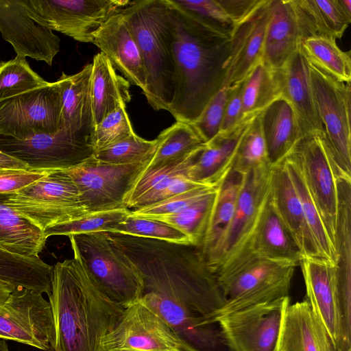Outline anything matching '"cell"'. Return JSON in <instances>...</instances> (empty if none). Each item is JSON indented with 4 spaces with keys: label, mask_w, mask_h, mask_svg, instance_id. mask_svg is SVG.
I'll use <instances>...</instances> for the list:
<instances>
[{
    "label": "cell",
    "mask_w": 351,
    "mask_h": 351,
    "mask_svg": "<svg viewBox=\"0 0 351 351\" xmlns=\"http://www.w3.org/2000/svg\"><path fill=\"white\" fill-rule=\"evenodd\" d=\"M52 170H0V193L20 190L45 176Z\"/></svg>",
    "instance_id": "816d5d0a"
},
{
    "label": "cell",
    "mask_w": 351,
    "mask_h": 351,
    "mask_svg": "<svg viewBox=\"0 0 351 351\" xmlns=\"http://www.w3.org/2000/svg\"><path fill=\"white\" fill-rule=\"evenodd\" d=\"M267 155L271 167L282 161L302 137L290 104L280 98L260 114Z\"/></svg>",
    "instance_id": "f546056e"
},
{
    "label": "cell",
    "mask_w": 351,
    "mask_h": 351,
    "mask_svg": "<svg viewBox=\"0 0 351 351\" xmlns=\"http://www.w3.org/2000/svg\"><path fill=\"white\" fill-rule=\"evenodd\" d=\"M38 23L82 43H92L96 31L128 6V0H23Z\"/></svg>",
    "instance_id": "9c48e42d"
},
{
    "label": "cell",
    "mask_w": 351,
    "mask_h": 351,
    "mask_svg": "<svg viewBox=\"0 0 351 351\" xmlns=\"http://www.w3.org/2000/svg\"><path fill=\"white\" fill-rule=\"evenodd\" d=\"M48 296L54 325L49 351H105L103 340L124 308L100 289L78 259L54 265Z\"/></svg>",
    "instance_id": "3957f363"
},
{
    "label": "cell",
    "mask_w": 351,
    "mask_h": 351,
    "mask_svg": "<svg viewBox=\"0 0 351 351\" xmlns=\"http://www.w3.org/2000/svg\"><path fill=\"white\" fill-rule=\"evenodd\" d=\"M156 139L145 140L134 133L94 154V157L101 161L111 164H130L149 160L154 153Z\"/></svg>",
    "instance_id": "bcb514c9"
},
{
    "label": "cell",
    "mask_w": 351,
    "mask_h": 351,
    "mask_svg": "<svg viewBox=\"0 0 351 351\" xmlns=\"http://www.w3.org/2000/svg\"><path fill=\"white\" fill-rule=\"evenodd\" d=\"M243 81L232 87L228 99L219 132L228 130L240 121L242 108V90Z\"/></svg>",
    "instance_id": "db71d44e"
},
{
    "label": "cell",
    "mask_w": 351,
    "mask_h": 351,
    "mask_svg": "<svg viewBox=\"0 0 351 351\" xmlns=\"http://www.w3.org/2000/svg\"><path fill=\"white\" fill-rule=\"evenodd\" d=\"M165 1L173 29L174 60L173 95L168 111L176 121L192 123L223 86L232 30Z\"/></svg>",
    "instance_id": "6da1fadb"
},
{
    "label": "cell",
    "mask_w": 351,
    "mask_h": 351,
    "mask_svg": "<svg viewBox=\"0 0 351 351\" xmlns=\"http://www.w3.org/2000/svg\"><path fill=\"white\" fill-rule=\"evenodd\" d=\"M243 178V174L231 169L217 185L206 231L198 247L203 258L213 248L232 219Z\"/></svg>",
    "instance_id": "836d02e7"
},
{
    "label": "cell",
    "mask_w": 351,
    "mask_h": 351,
    "mask_svg": "<svg viewBox=\"0 0 351 351\" xmlns=\"http://www.w3.org/2000/svg\"><path fill=\"white\" fill-rule=\"evenodd\" d=\"M298 265L251 252L237 257L215 273L225 302L208 321L214 322L242 308L288 297Z\"/></svg>",
    "instance_id": "5b68a950"
},
{
    "label": "cell",
    "mask_w": 351,
    "mask_h": 351,
    "mask_svg": "<svg viewBox=\"0 0 351 351\" xmlns=\"http://www.w3.org/2000/svg\"><path fill=\"white\" fill-rule=\"evenodd\" d=\"M74 258L86 267L100 289L123 308L138 301L143 277L132 261L108 239L106 232L69 236Z\"/></svg>",
    "instance_id": "8992f818"
},
{
    "label": "cell",
    "mask_w": 351,
    "mask_h": 351,
    "mask_svg": "<svg viewBox=\"0 0 351 351\" xmlns=\"http://www.w3.org/2000/svg\"><path fill=\"white\" fill-rule=\"evenodd\" d=\"M0 152L25 164L29 170H64L94 156L90 138L64 129L54 134L40 133L24 139L0 136Z\"/></svg>",
    "instance_id": "4fadbf2b"
},
{
    "label": "cell",
    "mask_w": 351,
    "mask_h": 351,
    "mask_svg": "<svg viewBox=\"0 0 351 351\" xmlns=\"http://www.w3.org/2000/svg\"><path fill=\"white\" fill-rule=\"evenodd\" d=\"M267 167L271 166L258 115L250 121L241 139L232 169L245 174Z\"/></svg>",
    "instance_id": "7bdbcfd3"
},
{
    "label": "cell",
    "mask_w": 351,
    "mask_h": 351,
    "mask_svg": "<svg viewBox=\"0 0 351 351\" xmlns=\"http://www.w3.org/2000/svg\"><path fill=\"white\" fill-rule=\"evenodd\" d=\"M279 351H319L314 315L307 300L289 305Z\"/></svg>",
    "instance_id": "74e56055"
},
{
    "label": "cell",
    "mask_w": 351,
    "mask_h": 351,
    "mask_svg": "<svg viewBox=\"0 0 351 351\" xmlns=\"http://www.w3.org/2000/svg\"><path fill=\"white\" fill-rule=\"evenodd\" d=\"M140 300L166 323L183 351H234L217 322H210L177 301L154 293H144Z\"/></svg>",
    "instance_id": "ac0fdd59"
},
{
    "label": "cell",
    "mask_w": 351,
    "mask_h": 351,
    "mask_svg": "<svg viewBox=\"0 0 351 351\" xmlns=\"http://www.w3.org/2000/svg\"><path fill=\"white\" fill-rule=\"evenodd\" d=\"M308 302L335 348L341 337L337 267L319 257H302L299 262Z\"/></svg>",
    "instance_id": "ffe728a7"
},
{
    "label": "cell",
    "mask_w": 351,
    "mask_h": 351,
    "mask_svg": "<svg viewBox=\"0 0 351 351\" xmlns=\"http://www.w3.org/2000/svg\"><path fill=\"white\" fill-rule=\"evenodd\" d=\"M232 89V87L221 88L210 100L199 117L191 123L205 143L219 132Z\"/></svg>",
    "instance_id": "681fc988"
},
{
    "label": "cell",
    "mask_w": 351,
    "mask_h": 351,
    "mask_svg": "<svg viewBox=\"0 0 351 351\" xmlns=\"http://www.w3.org/2000/svg\"><path fill=\"white\" fill-rule=\"evenodd\" d=\"M308 64L314 100L328 147L337 166L351 175L350 82H340Z\"/></svg>",
    "instance_id": "30bf717a"
},
{
    "label": "cell",
    "mask_w": 351,
    "mask_h": 351,
    "mask_svg": "<svg viewBox=\"0 0 351 351\" xmlns=\"http://www.w3.org/2000/svg\"><path fill=\"white\" fill-rule=\"evenodd\" d=\"M337 40L324 36L304 38L300 51L306 60L343 83L351 82V51L341 50Z\"/></svg>",
    "instance_id": "f35d334b"
},
{
    "label": "cell",
    "mask_w": 351,
    "mask_h": 351,
    "mask_svg": "<svg viewBox=\"0 0 351 351\" xmlns=\"http://www.w3.org/2000/svg\"><path fill=\"white\" fill-rule=\"evenodd\" d=\"M121 11L108 19L93 35L96 45L130 84L143 93L147 86V74L137 43Z\"/></svg>",
    "instance_id": "7402d4cb"
},
{
    "label": "cell",
    "mask_w": 351,
    "mask_h": 351,
    "mask_svg": "<svg viewBox=\"0 0 351 351\" xmlns=\"http://www.w3.org/2000/svg\"><path fill=\"white\" fill-rule=\"evenodd\" d=\"M49 84L31 69L26 58L16 56L0 62V102Z\"/></svg>",
    "instance_id": "b9f144b4"
},
{
    "label": "cell",
    "mask_w": 351,
    "mask_h": 351,
    "mask_svg": "<svg viewBox=\"0 0 351 351\" xmlns=\"http://www.w3.org/2000/svg\"><path fill=\"white\" fill-rule=\"evenodd\" d=\"M0 193V249L24 256H38L46 238L43 232L4 204Z\"/></svg>",
    "instance_id": "d6a6232c"
},
{
    "label": "cell",
    "mask_w": 351,
    "mask_h": 351,
    "mask_svg": "<svg viewBox=\"0 0 351 351\" xmlns=\"http://www.w3.org/2000/svg\"><path fill=\"white\" fill-rule=\"evenodd\" d=\"M271 167L243 174L232 219L221 237L204 258L214 274L246 250L270 193Z\"/></svg>",
    "instance_id": "ba28073f"
},
{
    "label": "cell",
    "mask_w": 351,
    "mask_h": 351,
    "mask_svg": "<svg viewBox=\"0 0 351 351\" xmlns=\"http://www.w3.org/2000/svg\"><path fill=\"white\" fill-rule=\"evenodd\" d=\"M92 64L75 75L64 73L59 77L62 86L61 129L90 138L95 130L91 93Z\"/></svg>",
    "instance_id": "4316f807"
},
{
    "label": "cell",
    "mask_w": 351,
    "mask_h": 351,
    "mask_svg": "<svg viewBox=\"0 0 351 351\" xmlns=\"http://www.w3.org/2000/svg\"><path fill=\"white\" fill-rule=\"evenodd\" d=\"M302 40L311 36L341 38L351 23L339 0H290Z\"/></svg>",
    "instance_id": "4dcf8cb0"
},
{
    "label": "cell",
    "mask_w": 351,
    "mask_h": 351,
    "mask_svg": "<svg viewBox=\"0 0 351 351\" xmlns=\"http://www.w3.org/2000/svg\"><path fill=\"white\" fill-rule=\"evenodd\" d=\"M108 232L192 245L190 239L186 234L171 226L156 219L134 216L131 212L125 221Z\"/></svg>",
    "instance_id": "f6af8a7d"
},
{
    "label": "cell",
    "mask_w": 351,
    "mask_h": 351,
    "mask_svg": "<svg viewBox=\"0 0 351 351\" xmlns=\"http://www.w3.org/2000/svg\"><path fill=\"white\" fill-rule=\"evenodd\" d=\"M103 347L105 351H183L166 323L140 300L124 308Z\"/></svg>",
    "instance_id": "e0dca14e"
},
{
    "label": "cell",
    "mask_w": 351,
    "mask_h": 351,
    "mask_svg": "<svg viewBox=\"0 0 351 351\" xmlns=\"http://www.w3.org/2000/svg\"><path fill=\"white\" fill-rule=\"evenodd\" d=\"M149 160L118 165L93 156L64 171L77 188L87 213L99 212L125 207V197Z\"/></svg>",
    "instance_id": "8fae6325"
},
{
    "label": "cell",
    "mask_w": 351,
    "mask_h": 351,
    "mask_svg": "<svg viewBox=\"0 0 351 351\" xmlns=\"http://www.w3.org/2000/svg\"><path fill=\"white\" fill-rule=\"evenodd\" d=\"M147 74L143 93L155 110H167L173 95V34L165 0H138L121 10Z\"/></svg>",
    "instance_id": "277c9868"
},
{
    "label": "cell",
    "mask_w": 351,
    "mask_h": 351,
    "mask_svg": "<svg viewBox=\"0 0 351 351\" xmlns=\"http://www.w3.org/2000/svg\"><path fill=\"white\" fill-rule=\"evenodd\" d=\"M289 296L226 314L217 322L234 351H279Z\"/></svg>",
    "instance_id": "2e32d148"
},
{
    "label": "cell",
    "mask_w": 351,
    "mask_h": 351,
    "mask_svg": "<svg viewBox=\"0 0 351 351\" xmlns=\"http://www.w3.org/2000/svg\"><path fill=\"white\" fill-rule=\"evenodd\" d=\"M252 119L219 132L206 142L189 167L187 177L202 184L217 186L231 171L241 139Z\"/></svg>",
    "instance_id": "d4e9b609"
},
{
    "label": "cell",
    "mask_w": 351,
    "mask_h": 351,
    "mask_svg": "<svg viewBox=\"0 0 351 351\" xmlns=\"http://www.w3.org/2000/svg\"><path fill=\"white\" fill-rule=\"evenodd\" d=\"M302 41L290 0H270L262 62L269 69H281L300 49Z\"/></svg>",
    "instance_id": "484cf974"
},
{
    "label": "cell",
    "mask_w": 351,
    "mask_h": 351,
    "mask_svg": "<svg viewBox=\"0 0 351 351\" xmlns=\"http://www.w3.org/2000/svg\"><path fill=\"white\" fill-rule=\"evenodd\" d=\"M4 204L43 232L88 213L64 170H52L34 183L7 193Z\"/></svg>",
    "instance_id": "52a82bcc"
},
{
    "label": "cell",
    "mask_w": 351,
    "mask_h": 351,
    "mask_svg": "<svg viewBox=\"0 0 351 351\" xmlns=\"http://www.w3.org/2000/svg\"><path fill=\"white\" fill-rule=\"evenodd\" d=\"M282 98L275 71L262 61L243 80L240 122L254 119Z\"/></svg>",
    "instance_id": "8d00e7d4"
},
{
    "label": "cell",
    "mask_w": 351,
    "mask_h": 351,
    "mask_svg": "<svg viewBox=\"0 0 351 351\" xmlns=\"http://www.w3.org/2000/svg\"><path fill=\"white\" fill-rule=\"evenodd\" d=\"M128 208L88 213L75 220L58 224L43 231L46 239L53 235L80 234L99 232H110L125 221L130 215Z\"/></svg>",
    "instance_id": "ee69618b"
},
{
    "label": "cell",
    "mask_w": 351,
    "mask_h": 351,
    "mask_svg": "<svg viewBox=\"0 0 351 351\" xmlns=\"http://www.w3.org/2000/svg\"><path fill=\"white\" fill-rule=\"evenodd\" d=\"M248 252L263 257L290 261L298 264L302 258L298 246L276 212L271 196V189L247 247L241 255Z\"/></svg>",
    "instance_id": "83f0119b"
},
{
    "label": "cell",
    "mask_w": 351,
    "mask_h": 351,
    "mask_svg": "<svg viewBox=\"0 0 351 351\" xmlns=\"http://www.w3.org/2000/svg\"><path fill=\"white\" fill-rule=\"evenodd\" d=\"M91 64V93L96 125L119 105L130 101V84L117 73L103 53H97Z\"/></svg>",
    "instance_id": "1f68e13d"
},
{
    "label": "cell",
    "mask_w": 351,
    "mask_h": 351,
    "mask_svg": "<svg viewBox=\"0 0 351 351\" xmlns=\"http://www.w3.org/2000/svg\"><path fill=\"white\" fill-rule=\"evenodd\" d=\"M180 8L213 25L232 30L234 25L218 0H170Z\"/></svg>",
    "instance_id": "f907efd6"
},
{
    "label": "cell",
    "mask_w": 351,
    "mask_h": 351,
    "mask_svg": "<svg viewBox=\"0 0 351 351\" xmlns=\"http://www.w3.org/2000/svg\"><path fill=\"white\" fill-rule=\"evenodd\" d=\"M275 73L281 97L291 106L302 137L324 133L313 94L308 64L300 49Z\"/></svg>",
    "instance_id": "603a6c76"
},
{
    "label": "cell",
    "mask_w": 351,
    "mask_h": 351,
    "mask_svg": "<svg viewBox=\"0 0 351 351\" xmlns=\"http://www.w3.org/2000/svg\"><path fill=\"white\" fill-rule=\"evenodd\" d=\"M0 32L16 56L49 66L60 50L59 37L28 14L23 0H0Z\"/></svg>",
    "instance_id": "d6986e66"
},
{
    "label": "cell",
    "mask_w": 351,
    "mask_h": 351,
    "mask_svg": "<svg viewBox=\"0 0 351 351\" xmlns=\"http://www.w3.org/2000/svg\"><path fill=\"white\" fill-rule=\"evenodd\" d=\"M217 186H207L188 191L152 204L131 210V214L138 217L153 219L157 217L178 213L214 191Z\"/></svg>",
    "instance_id": "c3c4849f"
},
{
    "label": "cell",
    "mask_w": 351,
    "mask_h": 351,
    "mask_svg": "<svg viewBox=\"0 0 351 351\" xmlns=\"http://www.w3.org/2000/svg\"><path fill=\"white\" fill-rule=\"evenodd\" d=\"M205 143L197 149L179 158L161 164L145 167L140 173L124 199L125 206L134 208L141 198L158 192L176 176L187 174L191 165L197 158Z\"/></svg>",
    "instance_id": "e575fe53"
},
{
    "label": "cell",
    "mask_w": 351,
    "mask_h": 351,
    "mask_svg": "<svg viewBox=\"0 0 351 351\" xmlns=\"http://www.w3.org/2000/svg\"><path fill=\"white\" fill-rule=\"evenodd\" d=\"M270 0H261L256 9L232 31L230 57L222 88L241 84L262 61Z\"/></svg>",
    "instance_id": "44dd1931"
},
{
    "label": "cell",
    "mask_w": 351,
    "mask_h": 351,
    "mask_svg": "<svg viewBox=\"0 0 351 351\" xmlns=\"http://www.w3.org/2000/svg\"><path fill=\"white\" fill-rule=\"evenodd\" d=\"M217 188L184 210L153 218L171 226L186 234L192 245L199 247L202 243L209 216L214 204Z\"/></svg>",
    "instance_id": "60d3db41"
},
{
    "label": "cell",
    "mask_w": 351,
    "mask_h": 351,
    "mask_svg": "<svg viewBox=\"0 0 351 351\" xmlns=\"http://www.w3.org/2000/svg\"><path fill=\"white\" fill-rule=\"evenodd\" d=\"M14 288L12 285L0 281V304H3L6 301Z\"/></svg>",
    "instance_id": "680465c9"
},
{
    "label": "cell",
    "mask_w": 351,
    "mask_h": 351,
    "mask_svg": "<svg viewBox=\"0 0 351 351\" xmlns=\"http://www.w3.org/2000/svg\"><path fill=\"white\" fill-rule=\"evenodd\" d=\"M106 232L139 270L143 293L173 299L207 320L223 306L216 276L197 246Z\"/></svg>",
    "instance_id": "7a4b0ae2"
},
{
    "label": "cell",
    "mask_w": 351,
    "mask_h": 351,
    "mask_svg": "<svg viewBox=\"0 0 351 351\" xmlns=\"http://www.w3.org/2000/svg\"><path fill=\"white\" fill-rule=\"evenodd\" d=\"M337 219L335 239L339 300H351V175L336 173Z\"/></svg>",
    "instance_id": "f1b7e54d"
},
{
    "label": "cell",
    "mask_w": 351,
    "mask_h": 351,
    "mask_svg": "<svg viewBox=\"0 0 351 351\" xmlns=\"http://www.w3.org/2000/svg\"><path fill=\"white\" fill-rule=\"evenodd\" d=\"M156 139V149L145 167L179 158L206 143L191 123L181 121L162 130Z\"/></svg>",
    "instance_id": "ab89813d"
},
{
    "label": "cell",
    "mask_w": 351,
    "mask_h": 351,
    "mask_svg": "<svg viewBox=\"0 0 351 351\" xmlns=\"http://www.w3.org/2000/svg\"><path fill=\"white\" fill-rule=\"evenodd\" d=\"M284 162L301 202L306 222L316 245L319 257L336 265L337 255L335 246L327 234L308 191L300 162L292 151L284 159Z\"/></svg>",
    "instance_id": "d590c367"
},
{
    "label": "cell",
    "mask_w": 351,
    "mask_h": 351,
    "mask_svg": "<svg viewBox=\"0 0 351 351\" xmlns=\"http://www.w3.org/2000/svg\"><path fill=\"white\" fill-rule=\"evenodd\" d=\"M271 196L276 212L302 256L320 258L284 160L271 167Z\"/></svg>",
    "instance_id": "cb8c5ba5"
},
{
    "label": "cell",
    "mask_w": 351,
    "mask_h": 351,
    "mask_svg": "<svg viewBox=\"0 0 351 351\" xmlns=\"http://www.w3.org/2000/svg\"><path fill=\"white\" fill-rule=\"evenodd\" d=\"M134 133L135 132L126 112L125 104H121L95 125L91 136L94 154Z\"/></svg>",
    "instance_id": "7dc6e473"
},
{
    "label": "cell",
    "mask_w": 351,
    "mask_h": 351,
    "mask_svg": "<svg viewBox=\"0 0 351 351\" xmlns=\"http://www.w3.org/2000/svg\"><path fill=\"white\" fill-rule=\"evenodd\" d=\"M203 186H207V185L196 182L189 178L185 174L178 175L158 192L145 196L138 200L134 205V210L164 200L176 195Z\"/></svg>",
    "instance_id": "f5cc1de1"
},
{
    "label": "cell",
    "mask_w": 351,
    "mask_h": 351,
    "mask_svg": "<svg viewBox=\"0 0 351 351\" xmlns=\"http://www.w3.org/2000/svg\"><path fill=\"white\" fill-rule=\"evenodd\" d=\"M29 170L27 166L18 159L0 152V170Z\"/></svg>",
    "instance_id": "6f0895ef"
},
{
    "label": "cell",
    "mask_w": 351,
    "mask_h": 351,
    "mask_svg": "<svg viewBox=\"0 0 351 351\" xmlns=\"http://www.w3.org/2000/svg\"><path fill=\"white\" fill-rule=\"evenodd\" d=\"M62 86L59 80L0 102V136L24 139L61 130Z\"/></svg>",
    "instance_id": "7c38bea8"
},
{
    "label": "cell",
    "mask_w": 351,
    "mask_h": 351,
    "mask_svg": "<svg viewBox=\"0 0 351 351\" xmlns=\"http://www.w3.org/2000/svg\"><path fill=\"white\" fill-rule=\"evenodd\" d=\"M314 318L319 351H335V349L322 324L315 315Z\"/></svg>",
    "instance_id": "9f6ffc18"
},
{
    "label": "cell",
    "mask_w": 351,
    "mask_h": 351,
    "mask_svg": "<svg viewBox=\"0 0 351 351\" xmlns=\"http://www.w3.org/2000/svg\"><path fill=\"white\" fill-rule=\"evenodd\" d=\"M0 339L20 342L49 351L54 341L49 302L43 293L16 287L0 304Z\"/></svg>",
    "instance_id": "5bb4252c"
},
{
    "label": "cell",
    "mask_w": 351,
    "mask_h": 351,
    "mask_svg": "<svg viewBox=\"0 0 351 351\" xmlns=\"http://www.w3.org/2000/svg\"><path fill=\"white\" fill-rule=\"evenodd\" d=\"M0 351H9L7 343L2 339H0Z\"/></svg>",
    "instance_id": "91938a15"
},
{
    "label": "cell",
    "mask_w": 351,
    "mask_h": 351,
    "mask_svg": "<svg viewBox=\"0 0 351 351\" xmlns=\"http://www.w3.org/2000/svg\"><path fill=\"white\" fill-rule=\"evenodd\" d=\"M234 26L246 19L261 0H218Z\"/></svg>",
    "instance_id": "11a10c76"
},
{
    "label": "cell",
    "mask_w": 351,
    "mask_h": 351,
    "mask_svg": "<svg viewBox=\"0 0 351 351\" xmlns=\"http://www.w3.org/2000/svg\"><path fill=\"white\" fill-rule=\"evenodd\" d=\"M292 152L300 162L308 191L335 246L337 219L336 173L341 169L332 157L324 133L303 136Z\"/></svg>",
    "instance_id": "9a60e30c"
}]
</instances>
